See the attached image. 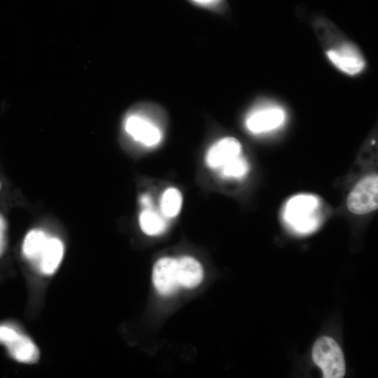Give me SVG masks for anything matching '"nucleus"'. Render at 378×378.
Wrapping results in <instances>:
<instances>
[{"mask_svg": "<svg viewBox=\"0 0 378 378\" xmlns=\"http://www.w3.org/2000/svg\"><path fill=\"white\" fill-rule=\"evenodd\" d=\"M194 2L201 4V5H211L218 0H192Z\"/></svg>", "mask_w": 378, "mask_h": 378, "instance_id": "nucleus-18", "label": "nucleus"}, {"mask_svg": "<svg viewBox=\"0 0 378 378\" xmlns=\"http://www.w3.org/2000/svg\"><path fill=\"white\" fill-rule=\"evenodd\" d=\"M0 344L19 363L33 364L40 358V351L34 342L13 323H0Z\"/></svg>", "mask_w": 378, "mask_h": 378, "instance_id": "nucleus-2", "label": "nucleus"}, {"mask_svg": "<svg viewBox=\"0 0 378 378\" xmlns=\"http://www.w3.org/2000/svg\"><path fill=\"white\" fill-rule=\"evenodd\" d=\"M241 145L234 137H225L216 141L207 151L206 164L211 169H219L225 163L240 155Z\"/></svg>", "mask_w": 378, "mask_h": 378, "instance_id": "nucleus-9", "label": "nucleus"}, {"mask_svg": "<svg viewBox=\"0 0 378 378\" xmlns=\"http://www.w3.org/2000/svg\"><path fill=\"white\" fill-rule=\"evenodd\" d=\"M219 169L224 178H241L248 172L249 165L246 158L239 155Z\"/></svg>", "mask_w": 378, "mask_h": 378, "instance_id": "nucleus-15", "label": "nucleus"}, {"mask_svg": "<svg viewBox=\"0 0 378 378\" xmlns=\"http://www.w3.org/2000/svg\"><path fill=\"white\" fill-rule=\"evenodd\" d=\"M320 206V200L315 195H295L286 203L283 219L293 232L298 234H311L318 228L321 223Z\"/></svg>", "mask_w": 378, "mask_h": 378, "instance_id": "nucleus-1", "label": "nucleus"}, {"mask_svg": "<svg viewBox=\"0 0 378 378\" xmlns=\"http://www.w3.org/2000/svg\"><path fill=\"white\" fill-rule=\"evenodd\" d=\"M64 250L63 242L59 238L48 237L36 263L38 270L43 275L53 274L62 262Z\"/></svg>", "mask_w": 378, "mask_h": 378, "instance_id": "nucleus-10", "label": "nucleus"}, {"mask_svg": "<svg viewBox=\"0 0 378 378\" xmlns=\"http://www.w3.org/2000/svg\"><path fill=\"white\" fill-rule=\"evenodd\" d=\"M140 202L144 206L146 207L151 206V200L150 197L146 195H144L141 197Z\"/></svg>", "mask_w": 378, "mask_h": 378, "instance_id": "nucleus-17", "label": "nucleus"}, {"mask_svg": "<svg viewBox=\"0 0 378 378\" xmlns=\"http://www.w3.org/2000/svg\"><path fill=\"white\" fill-rule=\"evenodd\" d=\"M346 205L353 214L370 213L378 206V176L370 174L360 179L350 192Z\"/></svg>", "mask_w": 378, "mask_h": 378, "instance_id": "nucleus-4", "label": "nucleus"}, {"mask_svg": "<svg viewBox=\"0 0 378 378\" xmlns=\"http://www.w3.org/2000/svg\"><path fill=\"white\" fill-rule=\"evenodd\" d=\"M330 61L340 71L356 75L365 66V61L358 49L351 43H344L340 46L327 51Z\"/></svg>", "mask_w": 378, "mask_h": 378, "instance_id": "nucleus-7", "label": "nucleus"}, {"mask_svg": "<svg viewBox=\"0 0 378 378\" xmlns=\"http://www.w3.org/2000/svg\"><path fill=\"white\" fill-rule=\"evenodd\" d=\"M183 198L181 192L175 188H169L163 192L160 200V209L168 218L176 216L182 206Z\"/></svg>", "mask_w": 378, "mask_h": 378, "instance_id": "nucleus-14", "label": "nucleus"}, {"mask_svg": "<svg viewBox=\"0 0 378 378\" xmlns=\"http://www.w3.org/2000/svg\"><path fill=\"white\" fill-rule=\"evenodd\" d=\"M6 224L4 218L0 215V257L5 248V230Z\"/></svg>", "mask_w": 378, "mask_h": 378, "instance_id": "nucleus-16", "label": "nucleus"}, {"mask_svg": "<svg viewBox=\"0 0 378 378\" xmlns=\"http://www.w3.org/2000/svg\"><path fill=\"white\" fill-rule=\"evenodd\" d=\"M48 237L41 230H32L25 236L22 251L24 257L36 265Z\"/></svg>", "mask_w": 378, "mask_h": 378, "instance_id": "nucleus-12", "label": "nucleus"}, {"mask_svg": "<svg viewBox=\"0 0 378 378\" xmlns=\"http://www.w3.org/2000/svg\"><path fill=\"white\" fill-rule=\"evenodd\" d=\"M1 181H0V189H1Z\"/></svg>", "mask_w": 378, "mask_h": 378, "instance_id": "nucleus-19", "label": "nucleus"}, {"mask_svg": "<svg viewBox=\"0 0 378 378\" xmlns=\"http://www.w3.org/2000/svg\"><path fill=\"white\" fill-rule=\"evenodd\" d=\"M124 128L132 139L146 146H155L162 139L160 129L150 120L138 113L130 114L125 118Z\"/></svg>", "mask_w": 378, "mask_h": 378, "instance_id": "nucleus-6", "label": "nucleus"}, {"mask_svg": "<svg viewBox=\"0 0 378 378\" xmlns=\"http://www.w3.org/2000/svg\"><path fill=\"white\" fill-rule=\"evenodd\" d=\"M153 282L162 295H169L180 287L176 270V259L164 257L159 259L153 269Z\"/></svg>", "mask_w": 378, "mask_h": 378, "instance_id": "nucleus-8", "label": "nucleus"}, {"mask_svg": "<svg viewBox=\"0 0 378 378\" xmlns=\"http://www.w3.org/2000/svg\"><path fill=\"white\" fill-rule=\"evenodd\" d=\"M314 363L320 368L323 378H342L346 373L343 352L335 340L328 336L318 337L312 349Z\"/></svg>", "mask_w": 378, "mask_h": 378, "instance_id": "nucleus-3", "label": "nucleus"}, {"mask_svg": "<svg viewBox=\"0 0 378 378\" xmlns=\"http://www.w3.org/2000/svg\"><path fill=\"white\" fill-rule=\"evenodd\" d=\"M176 270L180 286L192 288L202 281V265L192 257L183 256L176 259Z\"/></svg>", "mask_w": 378, "mask_h": 378, "instance_id": "nucleus-11", "label": "nucleus"}, {"mask_svg": "<svg viewBox=\"0 0 378 378\" xmlns=\"http://www.w3.org/2000/svg\"><path fill=\"white\" fill-rule=\"evenodd\" d=\"M286 120V112L279 106L264 104L255 106L245 120L246 129L252 134H262L274 131Z\"/></svg>", "mask_w": 378, "mask_h": 378, "instance_id": "nucleus-5", "label": "nucleus"}, {"mask_svg": "<svg viewBox=\"0 0 378 378\" xmlns=\"http://www.w3.org/2000/svg\"><path fill=\"white\" fill-rule=\"evenodd\" d=\"M139 225L145 234L153 236L162 233L167 223L159 213L151 207H146L139 215Z\"/></svg>", "mask_w": 378, "mask_h": 378, "instance_id": "nucleus-13", "label": "nucleus"}]
</instances>
